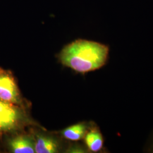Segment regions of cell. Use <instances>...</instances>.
Returning <instances> with one entry per match:
<instances>
[{
	"label": "cell",
	"mask_w": 153,
	"mask_h": 153,
	"mask_svg": "<svg viewBox=\"0 0 153 153\" xmlns=\"http://www.w3.org/2000/svg\"><path fill=\"white\" fill-rule=\"evenodd\" d=\"M109 47L97 42L78 39L65 46L59 55L61 62L78 73L102 68L108 60Z\"/></svg>",
	"instance_id": "cell-1"
},
{
	"label": "cell",
	"mask_w": 153,
	"mask_h": 153,
	"mask_svg": "<svg viewBox=\"0 0 153 153\" xmlns=\"http://www.w3.org/2000/svg\"><path fill=\"white\" fill-rule=\"evenodd\" d=\"M23 119L19 105L0 99V132H8L16 129Z\"/></svg>",
	"instance_id": "cell-2"
},
{
	"label": "cell",
	"mask_w": 153,
	"mask_h": 153,
	"mask_svg": "<svg viewBox=\"0 0 153 153\" xmlns=\"http://www.w3.org/2000/svg\"><path fill=\"white\" fill-rule=\"evenodd\" d=\"M0 99L19 105L21 97L14 77L9 71L0 68Z\"/></svg>",
	"instance_id": "cell-3"
},
{
	"label": "cell",
	"mask_w": 153,
	"mask_h": 153,
	"mask_svg": "<svg viewBox=\"0 0 153 153\" xmlns=\"http://www.w3.org/2000/svg\"><path fill=\"white\" fill-rule=\"evenodd\" d=\"M9 146L13 153H35V142L27 135H20L11 138L9 141Z\"/></svg>",
	"instance_id": "cell-4"
},
{
	"label": "cell",
	"mask_w": 153,
	"mask_h": 153,
	"mask_svg": "<svg viewBox=\"0 0 153 153\" xmlns=\"http://www.w3.org/2000/svg\"><path fill=\"white\" fill-rule=\"evenodd\" d=\"M84 139L86 146L91 152H99L103 148V137L97 127H91L86 133Z\"/></svg>",
	"instance_id": "cell-5"
},
{
	"label": "cell",
	"mask_w": 153,
	"mask_h": 153,
	"mask_svg": "<svg viewBox=\"0 0 153 153\" xmlns=\"http://www.w3.org/2000/svg\"><path fill=\"white\" fill-rule=\"evenodd\" d=\"M59 148L58 143L54 138L42 134L36 135L35 141V153H57Z\"/></svg>",
	"instance_id": "cell-6"
},
{
	"label": "cell",
	"mask_w": 153,
	"mask_h": 153,
	"mask_svg": "<svg viewBox=\"0 0 153 153\" xmlns=\"http://www.w3.org/2000/svg\"><path fill=\"white\" fill-rule=\"evenodd\" d=\"M89 127L85 123H79L69 126L62 131V136L69 140L79 141L85 136Z\"/></svg>",
	"instance_id": "cell-7"
},
{
	"label": "cell",
	"mask_w": 153,
	"mask_h": 153,
	"mask_svg": "<svg viewBox=\"0 0 153 153\" xmlns=\"http://www.w3.org/2000/svg\"><path fill=\"white\" fill-rule=\"evenodd\" d=\"M148 152L150 153H153V139L149 145V147L148 148Z\"/></svg>",
	"instance_id": "cell-8"
}]
</instances>
